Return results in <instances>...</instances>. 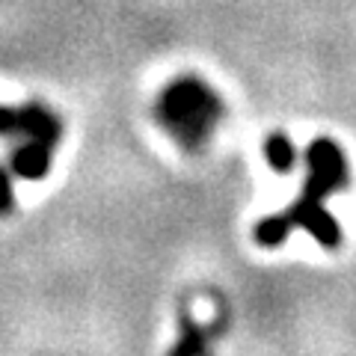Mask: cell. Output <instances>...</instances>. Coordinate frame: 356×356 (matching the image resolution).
Here are the masks:
<instances>
[{"mask_svg": "<svg viewBox=\"0 0 356 356\" xmlns=\"http://www.w3.org/2000/svg\"><path fill=\"white\" fill-rule=\"evenodd\" d=\"M222 104L217 92L196 81V77H181L172 86H166L158 98V119L161 125L181 140V146L196 149L199 143L217 128Z\"/></svg>", "mask_w": 356, "mask_h": 356, "instance_id": "1", "label": "cell"}, {"mask_svg": "<svg viewBox=\"0 0 356 356\" xmlns=\"http://www.w3.org/2000/svg\"><path fill=\"white\" fill-rule=\"evenodd\" d=\"M21 134L24 137H36V140H48V143H60L63 134V122L57 113H51L42 104H24L21 107Z\"/></svg>", "mask_w": 356, "mask_h": 356, "instance_id": "5", "label": "cell"}, {"mask_svg": "<svg viewBox=\"0 0 356 356\" xmlns=\"http://www.w3.org/2000/svg\"><path fill=\"white\" fill-rule=\"evenodd\" d=\"M15 205V193H13V178L0 166V214H9Z\"/></svg>", "mask_w": 356, "mask_h": 356, "instance_id": "9", "label": "cell"}, {"mask_svg": "<svg viewBox=\"0 0 356 356\" xmlns=\"http://www.w3.org/2000/svg\"><path fill=\"white\" fill-rule=\"evenodd\" d=\"M294 229H297V226H294L291 214H288V211H280V214H270V217H264V220L255 222L252 238H255V243H259V247L273 250V247H282Z\"/></svg>", "mask_w": 356, "mask_h": 356, "instance_id": "6", "label": "cell"}, {"mask_svg": "<svg viewBox=\"0 0 356 356\" xmlns=\"http://www.w3.org/2000/svg\"><path fill=\"white\" fill-rule=\"evenodd\" d=\"M178 341L170 350V356H205V332L196 324L193 318L181 315V324H178Z\"/></svg>", "mask_w": 356, "mask_h": 356, "instance_id": "8", "label": "cell"}, {"mask_svg": "<svg viewBox=\"0 0 356 356\" xmlns=\"http://www.w3.org/2000/svg\"><path fill=\"white\" fill-rule=\"evenodd\" d=\"M54 149H57V143L27 137L24 146L15 149V154H13V172L27 178V181H39V178H44L51 172Z\"/></svg>", "mask_w": 356, "mask_h": 356, "instance_id": "4", "label": "cell"}, {"mask_svg": "<svg viewBox=\"0 0 356 356\" xmlns=\"http://www.w3.org/2000/svg\"><path fill=\"white\" fill-rule=\"evenodd\" d=\"M306 163H309V175L303 184V196L330 199L332 193H339L350 184L348 158H344V152L336 140L330 137L312 140L306 149Z\"/></svg>", "mask_w": 356, "mask_h": 356, "instance_id": "2", "label": "cell"}, {"mask_svg": "<svg viewBox=\"0 0 356 356\" xmlns=\"http://www.w3.org/2000/svg\"><path fill=\"white\" fill-rule=\"evenodd\" d=\"M21 131V110L0 107V134H18Z\"/></svg>", "mask_w": 356, "mask_h": 356, "instance_id": "10", "label": "cell"}, {"mask_svg": "<svg viewBox=\"0 0 356 356\" xmlns=\"http://www.w3.org/2000/svg\"><path fill=\"white\" fill-rule=\"evenodd\" d=\"M294 226L309 232L324 250H339L341 247V226L339 220L324 208V199H312V196H300L297 202L288 208Z\"/></svg>", "mask_w": 356, "mask_h": 356, "instance_id": "3", "label": "cell"}, {"mask_svg": "<svg viewBox=\"0 0 356 356\" xmlns=\"http://www.w3.org/2000/svg\"><path fill=\"white\" fill-rule=\"evenodd\" d=\"M264 158L270 163L273 172H291L294 170V161H297V152H294V143L288 134L282 131H273L270 137L264 140Z\"/></svg>", "mask_w": 356, "mask_h": 356, "instance_id": "7", "label": "cell"}]
</instances>
